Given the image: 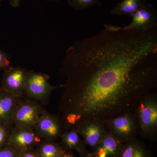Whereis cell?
I'll list each match as a JSON object with an SVG mask.
<instances>
[{
	"mask_svg": "<svg viewBox=\"0 0 157 157\" xmlns=\"http://www.w3.org/2000/svg\"><path fill=\"white\" fill-rule=\"evenodd\" d=\"M66 50L59 117L67 129L135 110L157 85V27L145 32L104 25Z\"/></svg>",
	"mask_w": 157,
	"mask_h": 157,
	"instance_id": "6da1fadb",
	"label": "cell"
},
{
	"mask_svg": "<svg viewBox=\"0 0 157 157\" xmlns=\"http://www.w3.org/2000/svg\"><path fill=\"white\" fill-rule=\"evenodd\" d=\"M137 117L139 134L144 138L155 140L157 136V93L144 95L134 110Z\"/></svg>",
	"mask_w": 157,
	"mask_h": 157,
	"instance_id": "7a4b0ae2",
	"label": "cell"
},
{
	"mask_svg": "<svg viewBox=\"0 0 157 157\" xmlns=\"http://www.w3.org/2000/svg\"><path fill=\"white\" fill-rule=\"evenodd\" d=\"M49 76L44 73H37L33 70L27 71L24 93L29 100L41 102H46L50 94L65 84L52 86L48 82Z\"/></svg>",
	"mask_w": 157,
	"mask_h": 157,
	"instance_id": "3957f363",
	"label": "cell"
},
{
	"mask_svg": "<svg viewBox=\"0 0 157 157\" xmlns=\"http://www.w3.org/2000/svg\"><path fill=\"white\" fill-rule=\"evenodd\" d=\"M104 121L107 130L123 142L136 138L139 133L138 122L134 111Z\"/></svg>",
	"mask_w": 157,
	"mask_h": 157,
	"instance_id": "277c9868",
	"label": "cell"
},
{
	"mask_svg": "<svg viewBox=\"0 0 157 157\" xmlns=\"http://www.w3.org/2000/svg\"><path fill=\"white\" fill-rule=\"evenodd\" d=\"M43 111L38 102L21 99L14 110L11 124L17 128H33Z\"/></svg>",
	"mask_w": 157,
	"mask_h": 157,
	"instance_id": "5b68a950",
	"label": "cell"
},
{
	"mask_svg": "<svg viewBox=\"0 0 157 157\" xmlns=\"http://www.w3.org/2000/svg\"><path fill=\"white\" fill-rule=\"evenodd\" d=\"M131 17L132 22L123 27L124 29L145 32L157 27V10L151 3L144 4Z\"/></svg>",
	"mask_w": 157,
	"mask_h": 157,
	"instance_id": "8992f818",
	"label": "cell"
},
{
	"mask_svg": "<svg viewBox=\"0 0 157 157\" xmlns=\"http://www.w3.org/2000/svg\"><path fill=\"white\" fill-rule=\"evenodd\" d=\"M4 71L1 87L14 95L22 98L28 71L21 67L11 66Z\"/></svg>",
	"mask_w": 157,
	"mask_h": 157,
	"instance_id": "52a82bcc",
	"label": "cell"
},
{
	"mask_svg": "<svg viewBox=\"0 0 157 157\" xmlns=\"http://www.w3.org/2000/svg\"><path fill=\"white\" fill-rule=\"evenodd\" d=\"M33 129L42 138L52 140L64 132L63 124L58 116L44 110L34 126Z\"/></svg>",
	"mask_w": 157,
	"mask_h": 157,
	"instance_id": "ba28073f",
	"label": "cell"
},
{
	"mask_svg": "<svg viewBox=\"0 0 157 157\" xmlns=\"http://www.w3.org/2000/svg\"><path fill=\"white\" fill-rule=\"evenodd\" d=\"M85 145L94 149L101 142L107 132L104 121L90 120L84 122L76 129Z\"/></svg>",
	"mask_w": 157,
	"mask_h": 157,
	"instance_id": "9c48e42d",
	"label": "cell"
},
{
	"mask_svg": "<svg viewBox=\"0 0 157 157\" xmlns=\"http://www.w3.org/2000/svg\"><path fill=\"white\" fill-rule=\"evenodd\" d=\"M41 137L33 128L14 127L11 129L7 144L27 150L40 141Z\"/></svg>",
	"mask_w": 157,
	"mask_h": 157,
	"instance_id": "30bf717a",
	"label": "cell"
},
{
	"mask_svg": "<svg viewBox=\"0 0 157 157\" xmlns=\"http://www.w3.org/2000/svg\"><path fill=\"white\" fill-rule=\"evenodd\" d=\"M123 143L107 130L93 152L95 157H117Z\"/></svg>",
	"mask_w": 157,
	"mask_h": 157,
	"instance_id": "8fae6325",
	"label": "cell"
},
{
	"mask_svg": "<svg viewBox=\"0 0 157 157\" xmlns=\"http://www.w3.org/2000/svg\"><path fill=\"white\" fill-rule=\"evenodd\" d=\"M21 99L0 88V124H11L14 110Z\"/></svg>",
	"mask_w": 157,
	"mask_h": 157,
	"instance_id": "7c38bea8",
	"label": "cell"
},
{
	"mask_svg": "<svg viewBox=\"0 0 157 157\" xmlns=\"http://www.w3.org/2000/svg\"><path fill=\"white\" fill-rule=\"evenodd\" d=\"M117 157H153L145 144L136 138L124 142Z\"/></svg>",
	"mask_w": 157,
	"mask_h": 157,
	"instance_id": "4fadbf2b",
	"label": "cell"
},
{
	"mask_svg": "<svg viewBox=\"0 0 157 157\" xmlns=\"http://www.w3.org/2000/svg\"><path fill=\"white\" fill-rule=\"evenodd\" d=\"M60 137L62 143L65 148L73 149L79 153V154L86 151V145L83 140L80 138V135L75 129L66 130L62 133Z\"/></svg>",
	"mask_w": 157,
	"mask_h": 157,
	"instance_id": "5bb4252c",
	"label": "cell"
},
{
	"mask_svg": "<svg viewBox=\"0 0 157 157\" xmlns=\"http://www.w3.org/2000/svg\"><path fill=\"white\" fill-rule=\"evenodd\" d=\"M146 3V0H122L110 11L113 15L131 16Z\"/></svg>",
	"mask_w": 157,
	"mask_h": 157,
	"instance_id": "9a60e30c",
	"label": "cell"
},
{
	"mask_svg": "<svg viewBox=\"0 0 157 157\" xmlns=\"http://www.w3.org/2000/svg\"><path fill=\"white\" fill-rule=\"evenodd\" d=\"M65 152L64 150L58 144L47 140L41 144L37 154L39 157H59Z\"/></svg>",
	"mask_w": 157,
	"mask_h": 157,
	"instance_id": "2e32d148",
	"label": "cell"
},
{
	"mask_svg": "<svg viewBox=\"0 0 157 157\" xmlns=\"http://www.w3.org/2000/svg\"><path fill=\"white\" fill-rule=\"evenodd\" d=\"M68 5L76 11H80L95 6L102 7L100 0H67Z\"/></svg>",
	"mask_w": 157,
	"mask_h": 157,
	"instance_id": "e0dca14e",
	"label": "cell"
},
{
	"mask_svg": "<svg viewBox=\"0 0 157 157\" xmlns=\"http://www.w3.org/2000/svg\"><path fill=\"white\" fill-rule=\"evenodd\" d=\"M23 151L7 144L5 147L0 148V157H20Z\"/></svg>",
	"mask_w": 157,
	"mask_h": 157,
	"instance_id": "ac0fdd59",
	"label": "cell"
},
{
	"mask_svg": "<svg viewBox=\"0 0 157 157\" xmlns=\"http://www.w3.org/2000/svg\"><path fill=\"white\" fill-rule=\"evenodd\" d=\"M12 128L11 124H0V147L5 143H7Z\"/></svg>",
	"mask_w": 157,
	"mask_h": 157,
	"instance_id": "d6986e66",
	"label": "cell"
},
{
	"mask_svg": "<svg viewBox=\"0 0 157 157\" xmlns=\"http://www.w3.org/2000/svg\"><path fill=\"white\" fill-rule=\"evenodd\" d=\"M9 59V55L0 50V71L5 70L11 66Z\"/></svg>",
	"mask_w": 157,
	"mask_h": 157,
	"instance_id": "ffe728a7",
	"label": "cell"
},
{
	"mask_svg": "<svg viewBox=\"0 0 157 157\" xmlns=\"http://www.w3.org/2000/svg\"><path fill=\"white\" fill-rule=\"evenodd\" d=\"M20 157H39L38 155L27 150L23 151Z\"/></svg>",
	"mask_w": 157,
	"mask_h": 157,
	"instance_id": "44dd1931",
	"label": "cell"
},
{
	"mask_svg": "<svg viewBox=\"0 0 157 157\" xmlns=\"http://www.w3.org/2000/svg\"><path fill=\"white\" fill-rule=\"evenodd\" d=\"M21 0H10V5L13 8H17L19 7Z\"/></svg>",
	"mask_w": 157,
	"mask_h": 157,
	"instance_id": "7402d4cb",
	"label": "cell"
},
{
	"mask_svg": "<svg viewBox=\"0 0 157 157\" xmlns=\"http://www.w3.org/2000/svg\"><path fill=\"white\" fill-rule=\"evenodd\" d=\"M81 157H95L93 151L89 152L86 151L80 154Z\"/></svg>",
	"mask_w": 157,
	"mask_h": 157,
	"instance_id": "603a6c76",
	"label": "cell"
},
{
	"mask_svg": "<svg viewBox=\"0 0 157 157\" xmlns=\"http://www.w3.org/2000/svg\"><path fill=\"white\" fill-rule=\"evenodd\" d=\"M59 157H74L73 155L71 154L68 153H66L65 152L63 155H61Z\"/></svg>",
	"mask_w": 157,
	"mask_h": 157,
	"instance_id": "cb8c5ba5",
	"label": "cell"
},
{
	"mask_svg": "<svg viewBox=\"0 0 157 157\" xmlns=\"http://www.w3.org/2000/svg\"><path fill=\"white\" fill-rule=\"evenodd\" d=\"M3 0H0V7L2 6V3Z\"/></svg>",
	"mask_w": 157,
	"mask_h": 157,
	"instance_id": "d4e9b609",
	"label": "cell"
},
{
	"mask_svg": "<svg viewBox=\"0 0 157 157\" xmlns=\"http://www.w3.org/2000/svg\"><path fill=\"white\" fill-rule=\"evenodd\" d=\"M48 1H58V0H48Z\"/></svg>",
	"mask_w": 157,
	"mask_h": 157,
	"instance_id": "484cf974",
	"label": "cell"
}]
</instances>
